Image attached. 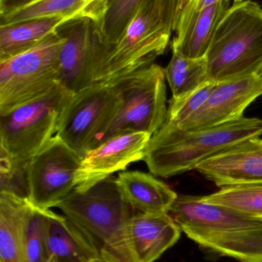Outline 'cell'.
Returning a JSON list of instances; mask_svg holds the SVG:
<instances>
[{
	"instance_id": "52a82bcc",
	"label": "cell",
	"mask_w": 262,
	"mask_h": 262,
	"mask_svg": "<svg viewBox=\"0 0 262 262\" xmlns=\"http://www.w3.org/2000/svg\"><path fill=\"white\" fill-rule=\"evenodd\" d=\"M121 94V107L99 144L119 134L144 132L153 135L167 119L165 69L158 64L109 81Z\"/></svg>"
},
{
	"instance_id": "44dd1931",
	"label": "cell",
	"mask_w": 262,
	"mask_h": 262,
	"mask_svg": "<svg viewBox=\"0 0 262 262\" xmlns=\"http://www.w3.org/2000/svg\"><path fill=\"white\" fill-rule=\"evenodd\" d=\"M66 23L61 18H42L0 26V60L26 52Z\"/></svg>"
},
{
	"instance_id": "d6986e66",
	"label": "cell",
	"mask_w": 262,
	"mask_h": 262,
	"mask_svg": "<svg viewBox=\"0 0 262 262\" xmlns=\"http://www.w3.org/2000/svg\"><path fill=\"white\" fill-rule=\"evenodd\" d=\"M233 4L224 0L195 14L175 33L172 49L188 58H205L218 25Z\"/></svg>"
},
{
	"instance_id": "7c38bea8",
	"label": "cell",
	"mask_w": 262,
	"mask_h": 262,
	"mask_svg": "<svg viewBox=\"0 0 262 262\" xmlns=\"http://www.w3.org/2000/svg\"><path fill=\"white\" fill-rule=\"evenodd\" d=\"M261 95V75L218 83L204 105L175 127L187 131L203 130L241 119L248 107Z\"/></svg>"
},
{
	"instance_id": "9a60e30c",
	"label": "cell",
	"mask_w": 262,
	"mask_h": 262,
	"mask_svg": "<svg viewBox=\"0 0 262 262\" xmlns=\"http://www.w3.org/2000/svg\"><path fill=\"white\" fill-rule=\"evenodd\" d=\"M107 0H29L0 12L1 25L42 18H61L66 23L87 18L99 29Z\"/></svg>"
},
{
	"instance_id": "7402d4cb",
	"label": "cell",
	"mask_w": 262,
	"mask_h": 262,
	"mask_svg": "<svg viewBox=\"0 0 262 262\" xmlns=\"http://www.w3.org/2000/svg\"><path fill=\"white\" fill-rule=\"evenodd\" d=\"M172 55L165 69L172 98H179L203 85L208 78L205 58H191L172 49Z\"/></svg>"
},
{
	"instance_id": "2e32d148",
	"label": "cell",
	"mask_w": 262,
	"mask_h": 262,
	"mask_svg": "<svg viewBox=\"0 0 262 262\" xmlns=\"http://www.w3.org/2000/svg\"><path fill=\"white\" fill-rule=\"evenodd\" d=\"M181 229L168 212H137L130 222V235L139 262H154L179 239Z\"/></svg>"
},
{
	"instance_id": "8fae6325",
	"label": "cell",
	"mask_w": 262,
	"mask_h": 262,
	"mask_svg": "<svg viewBox=\"0 0 262 262\" xmlns=\"http://www.w3.org/2000/svg\"><path fill=\"white\" fill-rule=\"evenodd\" d=\"M152 135L144 132L114 136L88 152L75 176V188L84 190L131 163L143 160Z\"/></svg>"
},
{
	"instance_id": "4fadbf2b",
	"label": "cell",
	"mask_w": 262,
	"mask_h": 262,
	"mask_svg": "<svg viewBox=\"0 0 262 262\" xmlns=\"http://www.w3.org/2000/svg\"><path fill=\"white\" fill-rule=\"evenodd\" d=\"M57 30L65 38L60 52V84L76 93L94 83L98 27L83 18L64 23Z\"/></svg>"
},
{
	"instance_id": "5bb4252c",
	"label": "cell",
	"mask_w": 262,
	"mask_h": 262,
	"mask_svg": "<svg viewBox=\"0 0 262 262\" xmlns=\"http://www.w3.org/2000/svg\"><path fill=\"white\" fill-rule=\"evenodd\" d=\"M196 170L219 188L262 184V139L240 142L205 160Z\"/></svg>"
},
{
	"instance_id": "9c48e42d",
	"label": "cell",
	"mask_w": 262,
	"mask_h": 262,
	"mask_svg": "<svg viewBox=\"0 0 262 262\" xmlns=\"http://www.w3.org/2000/svg\"><path fill=\"white\" fill-rule=\"evenodd\" d=\"M122 103L121 94L113 83H93L71 97L55 135L83 158L99 145Z\"/></svg>"
},
{
	"instance_id": "ffe728a7",
	"label": "cell",
	"mask_w": 262,
	"mask_h": 262,
	"mask_svg": "<svg viewBox=\"0 0 262 262\" xmlns=\"http://www.w3.org/2000/svg\"><path fill=\"white\" fill-rule=\"evenodd\" d=\"M46 243L49 257L52 255L56 262L101 259L93 246L65 215L50 209L46 213Z\"/></svg>"
},
{
	"instance_id": "ba28073f",
	"label": "cell",
	"mask_w": 262,
	"mask_h": 262,
	"mask_svg": "<svg viewBox=\"0 0 262 262\" xmlns=\"http://www.w3.org/2000/svg\"><path fill=\"white\" fill-rule=\"evenodd\" d=\"M72 95L59 84L45 96L0 115V150L15 160L29 161L57 134Z\"/></svg>"
},
{
	"instance_id": "5b68a950",
	"label": "cell",
	"mask_w": 262,
	"mask_h": 262,
	"mask_svg": "<svg viewBox=\"0 0 262 262\" xmlns=\"http://www.w3.org/2000/svg\"><path fill=\"white\" fill-rule=\"evenodd\" d=\"M208 78L217 83L262 73V9L251 0L233 4L205 56Z\"/></svg>"
},
{
	"instance_id": "4dcf8cb0",
	"label": "cell",
	"mask_w": 262,
	"mask_h": 262,
	"mask_svg": "<svg viewBox=\"0 0 262 262\" xmlns=\"http://www.w3.org/2000/svg\"><path fill=\"white\" fill-rule=\"evenodd\" d=\"M93 262H103L101 259L96 260V261Z\"/></svg>"
},
{
	"instance_id": "f546056e",
	"label": "cell",
	"mask_w": 262,
	"mask_h": 262,
	"mask_svg": "<svg viewBox=\"0 0 262 262\" xmlns=\"http://www.w3.org/2000/svg\"><path fill=\"white\" fill-rule=\"evenodd\" d=\"M46 262H56V261H55V258H54V257L52 256V255H50V257H49V259H48V261Z\"/></svg>"
},
{
	"instance_id": "7a4b0ae2",
	"label": "cell",
	"mask_w": 262,
	"mask_h": 262,
	"mask_svg": "<svg viewBox=\"0 0 262 262\" xmlns=\"http://www.w3.org/2000/svg\"><path fill=\"white\" fill-rule=\"evenodd\" d=\"M182 232L201 247L241 262H262V221L182 195L169 212Z\"/></svg>"
},
{
	"instance_id": "83f0119b",
	"label": "cell",
	"mask_w": 262,
	"mask_h": 262,
	"mask_svg": "<svg viewBox=\"0 0 262 262\" xmlns=\"http://www.w3.org/2000/svg\"><path fill=\"white\" fill-rule=\"evenodd\" d=\"M224 0H185L183 8L177 17L176 21L173 26L172 32H179L187 21L195 14L201 12L209 6H213ZM234 4L241 3L245 0H232Z\"/></svg>"
},
{
	"instance_id": "8992f818",
	"label": "cell",
	"mask_w": 262,
	"mask_h": 262,
	"mask_svg": "<svg viewBox=\"0 0 262 262\" xmlns=\"http://www.w3.org/2000/svg\"><path fill=\"white\" fill-rule=\"evenodd\" d=\"M64 41L56 30L29 50L0 60V115L45 96L60 84Z\"/></svg>"
},
{
	"instance_id": "30bf717a",
	"label": "cell",
	"mask_w": 262,
	"mask_h": 262,
	"mask_svg": "<svg viewBox=\"0 0 262 262\" xmlns=\"http://www.w3.org/2000/svg\"><path fill=\"white\" fill-rule=\"evenodd\" d=\"M82 157L58 136L27 164L29 201L41 209H50L75 188V176Z\"/></svg>"
},
{
	"instance_id": "3957f363",
	"label": "cell",
	"mask_w": 262,
	"mask_h": 262,
	"mask_svg": "<svg viewBox=\"0 0 262 262\" xmlns=\"http://www.w3.org/2000/svg\"><path fill=\"white\" fill-rule=\"evenodd\" d=\"M262 135V119L246 118L203 130H181L165 123L152 136L144 160L155 177L169 178L196 169L205 160Z\"/></svg>"
},
{
	"instance_id": "4316f807",
	"label": "cell",
	"mask_w": 262,
	"mask_h": 262,
	"mask_svg": "<svg viewBox=\"0 0 262 262\" xmlns=\"http://www.w3.org/2000/svg\"><path fill=\"white\" fill-rule=\"evenodd\" d=\"M28 162L15 160L4 151L0 150V192L13 194L20 198L29 200Z\"/></svg>"
},
{
	"instance_id": "1f68e13d",
	"label": "cell",
	"mask_w": 262,
	"mask_h": 262,
	"mask_svg": "<svg viewBox=\"0 0 262 262\" xmlns=\"http://www.w3.org/2000/svg\"><path fill=\"white\" fill-rule=\"evenodd\" d=\"M261 75H262V73L261 74Z\"/></svg>"
},
{
	"instance_id": "f1b7e54d",
	"label": "cell",
	"mask_w": 262,
	"mask_h": 262,
	"mask_svg": "<svg viewBox=\"0 0 262 262\" xmlns=\"http://www.w3.org/2000/svg\"><path fill=\"white\" fill-rule=\"evenodd\" d=\"M29 0H0V12H4L11 8L19 6L23 3H27Z\"/></svg>"
},
{
	"instance_id": "277c9868",
	"label": "cell",
	"mask_w": 262,
	"mask_h": 262,
	"mask_svg": "<svg viewBox=\"0 0 262 262\" xmlns=\"http://www.w3.org/2000/svg\"><path fill=\"white\" fill-rule=\"evenodd\" d=\"M172 32L165 0H143L115 42H103L98 31L93 82L115 81L154 64L164 54Z\"/></svg>"
},
{
	"instance_id": "ac0fdd59",
	"label": "cell",
	"mask_w": 262,
	"mask_h": 262,
	"mask_svg": "<svg viewBox=\"0 0 262 262\" xmlns=\"http://www.w3.org/2000/svg\"><path fill=\"white\" fill-rule=\"evenodd\" d=\"M32 205L0 192V262H26V225Z\"/></svg>"
},
{
	"instance_id": "d4e9b609",
	"label": "cell",
	"mask_w": 262,
	"mask_h": 262,
	"mask_svg": "<svg viewBox=\"0 0 262 262\" xmlns=\"http://www.w3.org/2000/svg\"><path fill=\"white\" fill-rule=\"evenodd\" d=\"M48 209L32 206L26 225V262H46L49 258L46 243V213Z\"/></svg>"
},
{
	"instance_id": "cb8c5ba5",
	"label": "cell",
	"mask_w": 262,
	"mask_h": 262,
	"mask_svg": "<svg viewBox=\"0 0 262 262\" xmlns=\"http://www.w3.org/2000/svg\"><path fill=\"white\" fill-rule=\"evenodd\" d=\"M143 0H107L103 21L100 26L101 40L106 44L115 42Z\"/></svg>"
},
{
	"instance_id": "484cf974",
	"label": "cell",
	"mask_w": 262,
	"mask_h": 262,
	"mask_svg": "<svg viewBox=\"0 0 262 262\" xmlns=\"http://www.w3.org/2000/svg\"><path fill=\"white\" fill-rule=\"evenodd\" d=\"M218 83L207 81L193 92L179 98H171L166 123L174 126L183 124L196 113L215 90Z\"/></svg>"
},
{
	"instance_id": "6da1fadb",
	"label": "cell",
	"mask_w": 262,
	"mask_h": 262,
	"mask_svg": "<svg viewBox=\"0 0 262 262\" xmlns=\"http://www.w3.org/2000/svg\"><path fill=\"white\" fill-rule=\"evenodd\" d=\"M93 246L103 262H139L130 235L137 211L125 200L116 177L84 190L74 189L56 206Z\"/></svg>"
},
{
	"instance_id": "603a6c76",
	"label": "cell",
	"mask_w": 262,
	"mask_h": 262,
	"mask_svg": "<svg viewBox=\"0 0 262 262\" xmlns=\"http://www.w3.org/2000/svg\"><path fill=\"white\" fill-rule=\"evenodd\" d=\"M203 198L207 203L226 208L238 215L262 221V184L225 186Z\"/></svg>"
},
{
	"instance_id": "e0dca14e",
	"label": "cell",
	"mask_w": 262,
	"mask_h": 262,
	"mask_svg": "<svg viewBox=\"0 0 262 262\" xmlns=\"http://www.w3.org/2000/svg\"><path fill=\"white\" fill-rule=\"evenodd\" d=\"M125 200L142 213H169L178 195L155 176L141 171H125L116 177Z\"/></svg>"
}]
</instances>
